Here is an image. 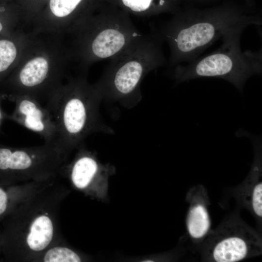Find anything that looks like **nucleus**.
Instances as JSON below:
<instances>
[{
    "label": "nucleus",
    "instance_id": "obj_1",
    "mask_svg": "<svg viewBox=\"0 0 262 262\" xmlns=\"http://www.w3.org/2000/svg\"><path fill=\"white\" fill-rule=\"evenodd\" d=\"M56 177L41 182L2 220L1 254L7 262H37L61 242L58 214L65 196Z\"/></svg>",
    "mask_w": 262,
    "mask_h": 262
},
{
    "label": "nucleus",
    "instance_id": "obj_2",
    "mask_svg": "<svg viewBox=\"0 0 262 262\" xmlns=\"http://www.w3.org/2000/svg\"><path fill=\"white\" fill-rule=\"evenodd\" d=\"M260 16L224 8L178 13L153 29L152 33L169 48V65L173 68L190 63L230 32L250 25L260 26Z\"/></svg>",
    "mask_w": 262,
    "mask_h": 262
},
{
    "label": "nucleus",
    "instance_id": "obj_3",
    "mask_svg": "<svg viewBox=\"0 0 262 262\" xmlns=\"http://www.w3.org/2000/svg\"><path fill=\"white\" fill-rule=\"evenodd\" d=\"M102 101L95 84L90 83L84 75H79L70 78L46 102L45 106L56 126V144L66 158L83 145L89 135L114 133L100 115Z\"/></svg>",
    "mask_w": 262,
    "mask_h": 262
},
{
    "label": "nucleus",
    "instance_id": "obj_4",
    "mask_svg": "<svg viewBox=\"0 0 262 262\" xmlns=\"http://www.w3.org/2000/svg\"><path fill=\"white\" fill-rule=\"evenodd\" d=\"M163 42L155 34L141 35L111 58L95 84L102 100L118 102L126 108L142 99L140 84L152 70L166 64Z\"/></svg>",
    "mask_w": 262,
    "mask_h": 262
},
{
    "label": "nucleus",
    "instance_id": "obj_5",
    "mask_svg": "<svg viewBox=\"0 0 262 262\" xmlns=\"http://www.w3.org/2000/svg\"><path fill=\"white\" fill-rule=\"evenodd\" d=\"M245 29L238 28L224 35L221 45L212 52L186 65L174 67L173 77L176 82L201 77L219 78L242 91L250 77L260 74L262 71V49H241L240 39Z\"/></svg>",
    "mask_w": 262,
    "mask_h": 262
},
{
    "label": "nucleus",
    "instance_id": "obj_6",
    "mask_svg": "<svg viewBox=\"0 0 262 262\" xmlns=\"http://www.w3.org/2000/svg\"><path fill=\"white\" fill-rule=\"evenodd\" d=\"M75 55L84 67L111 59L142 35L126 15L104 12L82 16L72 26Z\"/></svg>",
    "mask_w": 262,
    "mask_h": 262
},
{
    "label": "nucleus",
    "instance_id": "obj_7",
    "mask_svg": "<svg viewBox=\"0 0 262 262\" xmlns=\"http://www.w3.org/2000/svg\"><path fill=\"white\" fill-rule=\"evenodd\" d=\"M66 159L55 143L23 147L0 145V183L17 184L56 178Z\"/></svg>",
    "mask_w": 262,
    "mask_h": 262
},
{
    "label": "nucleus",
    "instance_id": "obj_8",
    "mask_svg": "<svg viewBox=\"0 0 262 262\" xmlns=\"http://www.w3.org/2000/svg\"><path fill=\"white\" fill-rule=\"evenodd\" d=\"M262 240L252 229L240 221L225 223L213 233L206 247L211 261L235 262L262 253Z\"/></svg>",
    "mask_w": 262,
    "mask_h": 262
},
{
    "label": "nucleus",
    "instance_id": "obj_9",
    "mask_svg": "<svg viewBox=\"0 0 262 262\" xmlns=\"http://www.w3.org/2000/svg\"><path fill=\"white\" fill-rule=\"evenodd\" d=\"M6 97L15 103V109L12 113L7 114V119L37 133L45 143L56 144V126L45 106L27 95H11Z\"/></svg>",
    "mask_w": 262,
    "mask_h": 262
},
{
    "label": "nucleus",
    "instance_id": "obj_10",
    "mask_svg": "<svg viewBox=\"0 0 262 262\" xmlns=\"http://www.w3.org/2000/svg\"><path fill=\"white\" fill-rule=\"evenodd\" d=\"M74 161L63 166L60 174H67L72 183L77 188H86L98 175L101 170L94 155L86 149L84 144L79 147Z\"/></svg>",
    "mask_w": 262,
    "mask_h": 262
},
{
    "label": "nucleus",
    "instance_id": "obj_11",
    "mask_svg": "<svg viewBox=\"0 0 262 262\" xmlns=\"http://www.w3.org/2000/svg\"><path fill=\"white\" fill-rule=\"evenodd\" d=\"M186 227L189 236L194 240H199L209 232L211 220L203 196L196 195L193 197L186 216Z\"/></svg>",
    "mask_w": 262,
    "mask_h": 262
},
{
    "label": "nucleus",
    "instance_id": "obj_12",
    "mask_svg": "<svg viewBox=\"0 0 262 262\" xmlns=\"http://www.w3.org/2000/svg\"><path fill=\"white\" fill-rule=\"evenodd\" d=\"M42 182L32 181L11 184L0 183V221Z\"/></svg>",
    "mask_w": 262,
    "mask_h": 262
},
{
    "label": "nucleus",
    "instance_id": "obj_13",
    "mask_svg": "<svg viewBox=\"0 0 262 262\" xmlns=\"http://www.w3.org/2000/svg\"><path fill=\"white\" fill-rule=\"evenodd\" d=\"M12 35L0 36V82L14 69L18 55V47Z\"/></svg>",
    "mask_w": 262,
    "mask_h": 262
},
{
    "label": "nucleus",
    "instance_id": "obj_14",
    "mask_svg": "<svg viewBox=\"0 0 262 262\" xmlns=\"http://www.w3.org/2000/svg\"><path fill=\"white\" fill-rule=\"evenodd\" d=\"M256 162L250 174L252 180V187L249 193V202L254 213L258 217L262 216V184L261 180V169L260 153L256 154Z\"/></svg>",
    "mask_w": 262,
    "mask_h": 262
},
{
    "label": "nucleus",
    "instance_id": "obj_15",
    "mask_svg": "<svg viewBox=\"0 0 262 262\" xmlns=\"http://www.w3.org/2000/svg\"><path fill=\"white\" fill-rule=\"evenodd\" d=\"M81 259L76 252L61 242L56 244L45 250L37 262H80Z\"/></svg>",
    "mask_w": 262,
    "mask_h": 262
},
{
    "label": "nucleus",
    "instance_id": "obj_16",
    "mask_svg": "<svg viewBox=\"0 0 262 262\" xmlns=\"http://www.w3.org/2000/svg\"><path fill=\"white\" fill-rule=\"evenodd\" d=\"M123 5L137 14L151 15L166 9L168 0H121Z\"/></svg>",
    "mask_w": 262,
    "mask_h": 262
},
{
    "label": "nucleus",
    "instance_id": "obj_17",
    "mask_svg": "<svg viewBox=\"0 0 262 262\" xmlns=\"http://www.w3.org/2000/svg\"><path fill=\"white\" fill-rule=\"evenodd\" d=\"M82 0H50L49 5L51 13L56 17H72L74 12Z\"/></svg>",
    "mask_w": 262,
    "mask_h": 262
},
{
    "label": "nucleus",
    "instance_id": "obj_18",
    "mask_svg": "<svg viewBox=\"0 0 262 262\" xmlns=\"http://www.w3.org/2000/svg\"><path fill=\"white\" fill-rule=\"evenodd\" d=\"M14 21L12 16L7 11L6 8L0 6V36H8L12 35L11 31L12 29Z\"/></svg>",
    "mask_w": 262,
    "mask_h": 262
},
{
    "label": "nucleus",
    "instance_id": "obj_19",
    "mask_svg": "<svg viewBox=\"0 0 262 262\" xmlns=\"http://www.w3.org/2000/svg\"><path fill=\"white\" fill-rule=\"evenodd\" d=\"M6 98L5 95L0 92V128L3 120L7 119V113L3 110L2 103L4 99Z\"/></svg>",
    "mask_w": 262,
    "mask_h": 262
},
{
    "label": "nucleus",
    "instance_id": "obj_20",
    "mask_svg": "<svg viewBox=\"0 0 262 262\" xmlns=\"http://www.w3.org/2000/svg\"><path fill=\"white\" fill-rule=\"evenodd\" d=\"M1 234L0 233V254H1Z\"/></svg>",
    "mask_w": 262,
    "mask_h": 262
}]
</instances>
